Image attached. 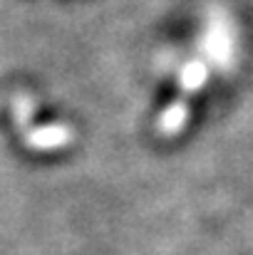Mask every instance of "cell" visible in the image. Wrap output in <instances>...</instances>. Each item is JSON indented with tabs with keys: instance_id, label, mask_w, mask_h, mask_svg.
<instances>
[{
	"instance_id": "2",
	"label": "cell",
	"mask_w": 253,
	"mask_h": 255,
	"mask_svg": "<svg viewBox=\"0 0 253 255\" xmlns=\"http://www.w3.org/2000/svg\"><path fill=\"white\" fill-rule=\"evenodd\" d=\"M189 117H191V99L176 97L167 109L162 112V117L157 122V129H159L162 136H174V134H179L186 127Z\"/></svg>"
},
{
	"instance_id": "3",
	"label": "cell",
	"mask_w": 253,
	"mask_h": 255,
	"mask_svg": "<svg viewBox=\"0 0 253 255\" xmlns=\"http://www.w3.org/2000/svg\"><path fill=\"white\" fill-rule=\"evenodd\" d=\"M209 80V65L204 60H191L184 65L181 75H179V94L184 99H194V94L206 85Z\"/></svg>"
},
{
	"instance_id": "1",
	"label": "cell",
	"mask_w": 253,
	"mask_h": 255,
	"mask_svg": "<svg viewBox=\"0 0 253 255\" xmlns=\"http://www.w3.org/2000/svg\"><path fill=\"white\" fill-rule=\"evenodd\" d=\"M201 50L206 55V65L221 67L226 70L234 60L236 52V37H234V27L224 15H211L206 27H204V40H201Z\"/></svg>"
},
{
	"instance_id": "4",
	"label": "cell",
	"mask_w": 253,
	"mask_h": 255,
	"mask_svg": "<svg viewBox=\"0 0 253 255\" xmlns=\"http://www.w3.org/2000/svg\"><path fill=\"white\" fill-rule=\"evenodd\" d=\"M27 144L37 146V149H52V146H62L72 139V129L62 127V124H47V127H37L32 131H27Z\"/></svg>"
}]
</instances>
